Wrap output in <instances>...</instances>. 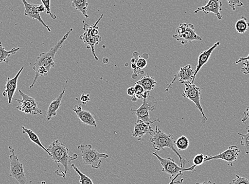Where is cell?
I'll use <instances>...</instances> for the list:
<instances>
[{"instance_id": "cell-1", "label": "cell", "mask_w": 249, "mask_h": 184, "mask_svg": "<svg viewBox=\"0 0 249 184\" xmlns=\"http://www.w3.org/2000/svg\"><path fill=\"white\" fill-rule=\"evenodd\" d=\"M72 31L73 28L70 29V31L64 36L61 40L57 41L50 50L41 53L37 58L33 68L35 71V76L32 84L29 88H32L34 86L39 76H47L49 74L51 69L55 67V55L57 52L62 48L65 41L67 39L70 34Z\"/></svg>"}, {"instance_id": "cell-2", "label": "cell", "mask_w": 249, "mask_h": 184, "mask_svg": "<svg viewBox=\"0 0 249 184\" xmlns=\"http://www.w3.org/2000/svg\"><path fill=\"white\" fill-rule=\"evenodd\" d=\"M49 156L55 162L61 173L58 176L63 178L64 181L66 178L69 171V164L78 159V156L76 153L73 156L69 155V149L65 145L58 140L53 141L47 148Z\"/></svg>"}, {"instance_id": "cell-3", "label": "cell", "mask_w": 249, "mask_h": 184, "mask_svg": "<svg viewBox=\"0 0 249 184\" xmlns=\"http://www.w3.org/2000/svg\"><path fill=\"white\" fill-rule=\"evenodd\" d=\"M150 142L152 146L157 151L164 150L165 147L170 148L179 157L180 167H185L187 164L186 159H183L180 154L176 149V141L173 134H167L161 131L157 126L156 127L155 132L152 135Z\"/></svg>"}, {"instance_id": "cell-4", "label": "cell", "mask_w": 249, "mask_h": 184, "mask_svg": "<svg viewBox=\"0 0 249 184\" xmlns=\"http://www.w3.org/2000/svg\"><path fill=\"white\" fill-rule=\"evenodd\" d=\"M78 149L82 153L83 163L89 165L93 169H98L102 164V158H108L109 156L105 153H100L93 149L91 145H81L78 146Z\"/></svg>"}, {"instance_id": "cell-5", "label": "cell", "mask_w": 249, "mask_h": 184, "mask_svg": "<svg viewBox=\"0 0 249 184\" xmlns=\"http://www.w3.org/2000/svg\"><path fill=\"white\" fill-rule=\"evenodd\" d=\"M10 152V172L9 176L14 178L20 184H31L32 181H28L25 173L23 165L19 162L18 158L16 154L15 150L13 146L8 147Z\"/></svg>"}, {"instance_id": "cell-6", "label": "cell", "mask_w": 249, "mask_h": 184, "mask_svg": "<svg viewBox=\"0 0 249 184\" xmlns=\"http://www.w3.org/2000/svg\"><path fill=\"white\" fill-rule=\"evenodd\" d=\"M153 154L157 157L160 164H161L162 167V171L170 175V179L171 180H173L177 175L182 174L183 172L191 171L193 174L196 171L195 169L196 166L195 165L191 166L189 168H182L178 166L176 164L175 160L170 157L167 158H162L159 156L157 152H153Z\"/></svg>"}, {"instance_id": "cell-7", "label": "cell", "mask_w": 249, "mask_h": 184, "mask_svg": "<svg viewBox=\"0 0 249 184\" xmlns=\"http://www.w3.org/2000/svg\"><path fill=\"white\" fill-rule=\"evenodd\" d=\"M158 105L157 99L149 95L147 98L143 100L142 104L138 110H130V111L135 112L137 120L136 121H143L144 122L150 123L151 124L155 122H161L159 118L154 120H151L150 118L149 111H153L156 110Z\"/></svg>"}, {"instance_id": "cell-8", "label": "cell", "mask_w": 249, "mask_h": 184, "mask_svg": "<svg viewBox=\"0 0 249 184\" xmlns=\"http://www.w3.org/2000/svg\"><path fill=\"white\" fill-rule=\"evenodd\" d=\"M173 38L182 45L192 43L193 41H201L203 37L196 33L194 26L192 23H182L176 29Z\"/></svg>"}, {"instance_id": "cell-9", "label": "cell", "mask_w": 249, "mask_h": 184, "mask_svg": "<svg viewBox=\"0 0 249 184\" xmlns=\"http://www.w3.org/2000/svg\"><path fill=\"white\" fill-rule=\"evenodd\" d=\"M21 99H16L18 103H21V106H17V109L20 111L25 112L27 114L32 115H41L43 112L38 108L36 100L34 98L29 96L28 95L23 93L21 90H19Z\"/></svg>"}, {"instance_id": "cell-10", "label": "cell", "mask_w": 249, "mask_h": 184, "mask_svg": "<svg viewBox=\"0 0 249 184\" xmlns=\"http://www.w3.org/2000/svg\"><path fill=\"white\" fill-rule=\"evenodd\" d=\"M200 89L194 84H186L185 85L182 96L191 100L195 104L196 108L199 110L201 116H202L201 123H205L207 121V118L200 104Z\"/></svg>"}, {"instance_id": "cell-11", "label": "cell", "mask_w": 249, "mask_h": 184, "mask_svg": "<svg viewBox=\"0 0 249 184\" xmlns=\"http://www.w3.org/2000/svg\"><path fill=\"white\" fill-rule=\"evenodd\" d=\"M195 70H193L190 64L186 65L184 67L181 68L179 71L175 75L174 78L170 82L168 87L166 89L165 92H168L169 89L177 80L183 85L188 84H194L196 77L194 76Z\"/></svg>"}, {"instance_id": "cell-12", "label": "cell", "mask_w": 249, "mask_h": 184, "mask_svg": "<svg viewBox=\"0 0 249 184\" xmlns=\"http://www.w3.org/2000/svg\"><path fill=\"white\" fill-rule=\"evenodd\" d=\"M240 150L238 147L235 146H230L228 149L215 156H205L204 163L209 162L212 160L222 159L229 163L231 166H233V163L238 159Z\"/></svg>"}, {"instance_id": "cell-13", "label": "cell", "mask_w": 249, "mask_h": 184, "mask_svg": "<svg viewBox=\"0 0 249 184\" xmlns=\"http://www.w3.org/2000/svg\"><path fill=\"white\" fill-rule=\"evenodd\" d=\"M223 3L221 1L217 0H210V1L203 7L198 8L194 11V14H197L200 11L204 12L205 14L213 13L214 14L218 20L222 19L221 11L222 9Z\"/></svg>"}, {"instance_id": "cell-14", "label": "cell", "mask_w": 249, "mask_h": 184, "mask_svg": "<svg viewBox=\"0 0 249 184\" xmlns=\"http://www.w3.org/2000/svg\"><path fill=\"white\" fill-rule=\"evenodd\" d=\"M23 69H24V67H22L14 78L13 79L8 78L7 81H6L5 85L4 86L5 90L3 92V96H8L9 104H11L12 103V101H13L14 94L17 90L18 81L19 77L22 73Z\"/></svg>"}, {"instance_id": "cell-15", "label": "cell", "mask_w": 249, "mask_h": 184, "mask_svg": "<svg viewBox=\"0 0 249 184\" xmlns=\"http://www.w3.org/2000/svg\"><path fill=\"white\" fill-rule=\"evenodd\" d=\"M91 28V26L85 25L84 27L85 33L81 35L79 38L81 40L84 41V42L88 46H90L94 58L96 59V60H98V58L94 53V47L95 45H98L100 41L102 40V37L99 35L97 37H92L90 34Z\"/></svg>"}, {"instance_id": "cell-16", "label": "cell", "mask_w": 249, "mask_h": 184, "mask_svg": "<svg viewBox=\"0 0 249 184\" xmlns=\"http://www.w3.org/2000/svg\"><path fill=\"white\" fill-rule=\"evenodd\" d=\"M155 130L151 127V123L141 121H136L133 132V136L140 141L144 135L150 134L152 136Z\"/></svg>"}, {"instance_id": "cell-17", "label": "cell", "mask_w": 249, "mask_h": 184, "mask_svg": "<svg viewBox=\"0 0 249 184\" xmlns=\"http://www.w3.org/2000/svg\"><path fill=\"white\" fill-rule=\"evenodd\" d=\"M22 2L25 6V15L40 22L43 26L47 28L49 32H51L50 28L46 24L41 18L40 13H39L37 9V4L29 3L25 0H22Z\"/></svg>"}, {"instance_id": "cell-18", "label": "cell", "mask_w": 249, "mask_h": 184, "mask_svg": "<svg viewBox=\"0 0 249 184\" xmlns=\"http://www.w3.org/2000/svg\"><path fill=\"white\" fill-rule=\"evenodd\" d=\"M73 110L75 112L77 116L78 117L82 123L87 125V126H92L95 128L97 127L96 121L95 120L91 112L83 110L80 105H75Z\"/></svg>"}, {"instance_id": "cell-19", "label": "cell", "mask_w": 249, "mask_h": 184, "mask_svg": "<svg viewBox=\"0 0 249 184\" xmlns=\"http://www.w3.org/2000/svg\"><path fill=\"white\" fill-rule=\"evenodd\" d=\"M219 45H220V42H216L211 47V48L209 50L201 52L200 53L198 58V64L197 65L196 68L195 70V77L196 76V75L199 73L200 70L202 68L204 65L206 64L207 62L209 61L213 52L214 51L216 47Z\"/></svg>"}, {"instance_id": "cell-20", "label": "cell", "mask_w": 249, "mask_h": 184, "mask_svg": "<svg viewBox=\"0 0 249 184\" xmlns=\"http://www.w3.org/2000/svg\"><path fill=\"white\" fill-rule=\"evenodd\" d=\"M65 90H66V88L64 87L63 91L58 97L52 101L50 104L46 113L47 121H50L52 117L57 115V110L60 108Z\"/></svg>"}, {"instance_id": "cell-21", "label": "cell", "mask_w": 249, "mask_h": 184, "mask_svg": "<svg viewBox=\"0 0 249 184\" xmlns=\"http://www.w3.org/2000/svg\"><path fill=\"white\" fill-rule=\"evenodd\" d=\"M136 84L140 85L144 89V90L150 92L157 85V82L152 76L149 74L146 76H142V78L137 82Z\"/></svg>"}, {"instance_id": "cell-22", "label": "cell", "mask_w": 249, "mask_h": 184, "mask_svg": "<svg viewBox=\"0 0 249 184\" xmlns=\"http://www.w3.org/2000/svg\"><path fill=\"white\" fill-rule=\"evenodd\" d=\"M21 128L22 129L23 134H27L29 138L30 139V140L33 142V143L39 146L41 148V149H43L49 155V152L48 150H47V149H46V148L43 145V144H41V142L38 137V136L33 131V130H32L31 129H27L23 126H21Z\"/></svg>"}, {"instance_id": "cell-23", "label": "cell", "mask_w": 249, "mask_h": 184, "mask_svg": "<svg viewBox=\"0 0 249 184\" xmlns=\"http://www.w3.org/2000/svg\"><path fill=\"white\" fill-rule=\"evenodd\" d=\"M20 50V47L14 48L10 51L5 50V47L0 42V63H8V58L12 55H15Z\"/></svg>"}, {"instance_id": "cell-24", "label": "cell", "mask_w": 249, "mask_h": 184, "mask_svg": "<svg viewBox=\"0 0 249 184\" xmlns=\"http://www.w3.org/2000/svg\"><path fill=\"white\" fill-rule=\"evenodd\" d=\"M88 4L87 0H73L72 1V7L81 12L87 18L89 17L87 14Z\"/></svg>"}, {"instance_id": "cell-25", "label": "cell", "mask_w": 249, "mask_h": 184, "mask_svg": "<svg viewBox=\"0 0 249 184\" xmlns=\"http://www.w3.org/2000/svg\"><path fill=\"white\" fill-rule=\"evenodd\" d=\"M235 29L237 32L240 34H244L249 27V22L245 17H241V18L235 23Z\"/></svg>"}, {"instance_id": "cell-26", "label": "cell", "mask_w": 249, "mask_h": 184, "mask_svg": "<svg viewBox=\"0 0 249 184\" xmlns=\"http://www.w3.org/2000/svg\"><path fill=\"white\" fill-rule=\"evenodd\" d=\"M189 140L186 136L182 135L176 141L175 146L180 151L186 150L189 146Z\"/></svg>"}, {"instance_id": "cell-27", "label": "cell", "mask_w": 249, "mask_h": 184, "mask_svg": "<svg viewBox=\"0 0 249 184\" xmlns=\"http://www.w3.org/2000/svg\"><path fill=\"white\" fill-rule=\"evenodd\" d=\"M132 63H135L137 68L142 70L147 66V61L143 56L139 55V53L136 52V55L134 53V58L132 59Z\"/></svg>"}, {"instance_id": "cell-28", "label": "cell", "mask_w": 249, "mask_h": 184, "mask_svg": "<svg viewBox=\"0 0 249 184\" xmlns=\"http://www.w3.org/2000/svg\"><path fill=\"white\" fill-rule=\"evenodd\" d=\"M135 97L138 99H143V100L149 96V92L144 90V89L140 85L136 84L135 82Z\"/></svg>"}, {"instance_id": "cell-29", "label": "cell", "mask_w": 249, "mask_h": 184, "mask_svg": "<svg viewBox=\"0 0 249 184\" xmlns=\"http://www.w3.org/2000/svg\"><path fill=\"white\" fill-rule=\"evenodd\" d=\"M71 168H72L79 176L80 183L81 184H94L90 178L83 174L82 172L76 167L74 164H73L71 165Z\"/></svg>"}, {"instance_id": "cell-30", "label": "cell", "mask_w": 249, "mask_h": 184, "mask_svg": "<svg viewBox=\"0 0 249 184\" xmlns=\"http://www.w3.org/2000/svg\"><path fill=\"white\" fill-rule=\"evenodd\" d=\"M238 134L241 137V145L244 147L245 153L247 154H249V129H247V133L246 134L238 133Z\"/></svg>"}, {"instance_id": "cell-31", "label": "cell", "mask_w": 249, "mask_h": 184, "mask_svg": "<svg viewBox=\"0 0 249 184\" xmlns=\"http://www.w3.org/2000/svg\"><path fill=\"white\" fill-rule=\"evenodd\" d=\"M205 156L203 153H200L195 156L193 160L194 165L196 166H199L202 165L204 163Z\"/></svg>"}, {"instance_id": "cell-32", "label": "cell", "mask_w": 249, "mask_h": 184, "mask_svg": "<svg viewBox=\"0 0 249 184\" xmlns=\"http://www.w3.org/2000/svg\"><path fill=\"white\" fill-rule=\"evenodd\" d=\"M41 2H42L43 5L45 6V9L46 10V14L50 15L53 19H56L57 18V16L55 15L52 14L51 13V1H44V0H41Z\"/></svg>"}, {"instance_id": "cell-33", "label": "cell", "mask_w": 249, "mask_h": 184, "mask_svg": "<svg viewBox=\"0 0 249 184\" xmlns=\"http://www.w3.org/2000/svg\"><path fill=\"white\" fill-rule=\"evenodd\" d=\"M244 117L242 118V122L245 125L247 129H249V105L244 112Z\"/></svg>"}, {"instance_id": "cell-34", "label": "cell", "mask_w": 249, "mask_h": 184, "mask_svg": "<svg viewBox=\"0 0 249 184\" xmlns=\"http://www.w3.org/2000/svg\"><path fill=\"white\" fill-rule=\"evenodd\" d=\"M233 184H249V181L245 177L236 175L235 179L232 181Z\"/></svg>"}, {"instance_id": "cell-35", "label": "cell", "mask_w": 249, "mask_h": 184, "mask_svg": "<svg viewBox=\"0 0 249 184\" xmlns=\"http://www.w3.org/2000/svg\"><path fill=\"white\" fill-rule=\"evenodd\" d=\"M228 2L230 7L232 8L233 11L235 10L236 7H242V6L244 5V3L240 1H238V0H235V1H229V0H228Z\"/></svg>"}, {"instance_id": "cell-36", "label": "cell", "mask_w": 249, "mask_h": 184, "mask_svg": "<svg viewBox=\"0 0 249 184\" xmlns=\"http://www.w3.org/2000/svg\"><path fill=\"white\" fill-rule=\"evenodd\" d=\"M244 67L242 68V73L245 74H249V61H245L243 63Z\"/></svg>"}, {"instance_id": "cell-37", "label": "cell", "mask_w": 249, "mask_h": 184, "mask_svg": "<svg viewBox=\"0 0 249 184\" xmlns=\"http://www.w3.org/2000/svg\"><path fill=\"white\" fill-rule=\"evenodd\" d=\"M90 99L89 98V94H85L84 93H83L81 95V100L83 104L86 105L87 103L89 102V101H90Z\"/></svg>"}, {"instance_id": "cell-38", "label": "cell", "mask_w": 249, "mask_h": 184, "mask_svg": "<svg viewBox=\"0 0 249 184\" xmlns=\"http://www.w3.org/2000/svg\"><path fill=\"white\" fill-rule=\"evenodd\" d=\"M127 93L128 96L133 97L135 96V92L134 87H130L127 89Z\"/></svg>"}, {"instance_id": "cell-39", "label": "cell", "mask_w": 249, "mask_h": 184, "mask_svg": "<svg viewBox=\"0 0 249 184\" xmlns=\"http://www.w3.org/2000/svg\"><path fill=\"white\" fill-rule=\"evenodd\" d=\"M245 61H249V54L248 55L247 57H241V58H239V60L234 62V64H238L240 63V62H244Z\"/></svg>"}, {"instance_id": "cell-40", "label": "cell", "mask_w": 249, "mask_h": 184, "mask_svg": "<svg viewBox=\"0 0 249 184\" xmlns=\"http://www.w3.org/2000/svg\"><path fill=\"white\" fill-rule=\"evenodd\" d=\"M37 9L39 13H43V12H44L46 10L45 6L43 4L37 5Z\"/></svg>"}, {"instance_id": "cell-41", "label": "cell", "mask_w": 249, "mask_h": 184, "mask_svg": "<svg viewBox=\"0 0 249 184\" xmlns=\"http://www.w3.org/2000/svg\"><path fill=\"white\" fill-rule=\"evenodd\" d=\"M183 174H178L176 176L173 180H171V182L169 184H175L179 183V181L176 182V180L178 179L179 176H182Z\"/></svg>"}, {"instance_id": "cell-42", "label": "cell", "mask_w": 249, "mask_h": 184, "mask_svg": "<svg viewBox=\"0 0 249 184\" xmlns=\"http://www.w3.org/2000/svg\"><path fill=\"white\" fill-rule=\"evenodd\" d=\"M195 184H216L215 183H213L211 181H205L203 182L202 183H196Z\"/></svg>"}, {"instance_id": "cell-43", "label": "cell", "mask_w": 249, "mask_h": 184, "mask_svg": "<svg viewBox=\"0 0 249 184\" xmlns=\"http://www.w3.org/2000/svg\"><path fill=\"white\" fill-rule=\"evenodd\" d=\"M138 99L136 98L135 96L132 97V100L133 102H136Z\"/></svg>"}, {"instance_id": "cell-44", "label": "cell", "mask_w": 249, "mask_h": 184, "mask_svg": "<svg viewBox=\"0 0 249 184\" xmlns=\"http://www.w3.org/2000/svg\"><path fill=\"white\" fill-rule=\"evenodd\" d=\"M183 180H183V179H181V180L179 181L178 184H182V183H183Z\"/></svg>"}, {"instance_id": "cell-45", "label": "cell", "mask_w": 249, "mask_h": 184, "mask_svg": "<svg viewBox=\"0 0 249 184\" xmlns=\"http://www.w3.org/2000/svg\"><path fill=\"white\" fill-rule=\"evenodd\" d=\"M41 184H47L46 182L45 181H42L41 182Z\"/></svg>"}, {"instance_id": "cell-46", "label": "cell", "mask_w": 249, "mask_h": 184, "mask_svg": "<svg viewBox=\"0 0 249 184\" xmlns=\"http://www.w3.org/2000/svg\"><path fill=\"white\" fill-rule=\"evenodd\" d=\"M228 184H231V183H229Z\"/></svg>"}]
</instances>
